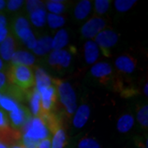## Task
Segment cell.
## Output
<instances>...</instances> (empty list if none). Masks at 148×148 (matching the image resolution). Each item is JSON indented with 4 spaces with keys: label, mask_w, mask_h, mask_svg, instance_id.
Here are the masks:
<instances>
[{
    "label": "cell",
    "mask_w": 148,
    "mask_h": 148,
    "mask_svg": "<svg viewBox=\"0 0 148 148\" xmlns=\"http://www.w3.org/2000/svg\"><path fill=\"white\" fill-rule=\"evenodd\" d=\"M52 42L53 38L49 36L40 37L37 40L36 45L32 50L36 55L45 56L46 53H50L52 51Z\"/></svg>",
    "instance_id": "e0dca14e"
},
{
    "label": "cell",
    "mask_w": 148,
    "mask_h": 148,
    "mask_svg": "<svg viewBox=\"0 0 148 148\" xmlns=\"http://www.w3.org/2000/svg\"><path fill=\"white\" fill-rule=\"evenodd\" d=\"M106 21L100 16L90 18L81 28V35L85 39H94L99 33L105 30Z\"/></svg>",
    "instance_id": "ba28073f"
},
{
    "label": "cell",
    "mask_w": 148,
    "mask_h": 148,
    "mask_svg": "<svg viewBox=\"0 0 148 148\" xmlns=\"http://www.w3.org/2000/svg\"><path fill=\"white\" fill-rule=\"evenodd\" d=\"M16 41L15 36L10 31L9 35L0 44V58L4 63L9 64L12 54L16 52Z\"/></svg>",
    "instance_id": "8fae6325"
},
{
    "label": "cell",
    "mask_w": 148,
    "mask_h": 148,
    "mask_svg": "<svg viewBox=\"0 0 148 148\" xmlns=\"http://www.w3.org/2000/svg\"><path fill=\"white\" fill-rule=\"evenodd\" d=\"M0 148H10L8 146H7L6 144H4L3 143L0 142Z\"/></svg>",
    "instance_id": "ee69618b"
},
{
    "label": "cell",
    "mask_w": 148,
    "mask_h": 148,
    "mask_svg": "<svg viewBox=\"0 0 148 148\" xmlns=\"http://www.w3.org/2000/svg\"><path fill=\"white\" fill-rule=\"evenodd\" d=\"M143 93H144V95L147 97L148 96V83L147 82H146V84H145L144 87H143Z\"/></svg>",
    "instance_id": "b9f144b4"
},
{
    "label": "cell",
    "mask_w": 148,
    "mask_h": 148,
    "mask_svg": "<svg viewBox=\"0 0 148 148\" xmlns=\"http://www.w3.org/2000/svg\"><path fill=\"white\" fill-rule=\"evenodd\" d=\"M10 148H27L22 143H19V144H16V145H14L12 147H11Z\"/></svg>",
    "instance_id": "7bdbcfd3"
},
{
    "label": "cell",
    "mask_w": 148,
    "mask_h": 148,
    "mask_svg": "<svg viewBox=\"0 0 148 148\" xmlns=\"http://www.w3.org/2000/svg\"><path fill=\"white\" fill-rule=\"evenodd\" d=\"M47 12L45 8L38 9L30 13V20L36 27H43L46 23Z\"/></svg>",
    "instance_id": "cb8c5ba5"
},
{
    "label": "cell",
    "mask_w": 148,
    "mask_h": 148,
    "mask_svg": "<svg viewBox=\"0 0 148 148\" xmlns=\"http://www.w3.org/2000/svg\"><path fill=\"white\" fill-rule=\"evenodd\" d=\"M24 28H30V22H29V21L25 16H16V18L14 19L13 22H12V31L14 32V34H15L17 32H19L20 30L24 29Z\"/></svg>",
    "instance_id": "f1b7e54d"
},
{
    "label": "cell",
    "mask_w": 148,
    "mask_h": 148,
    "mask_svg": "<svg viewBox=\"0 0 148 148\" xmlns=\"http://www.w3.org/2000/svg\"><path fill=\"white\" fill-rule=\"evenodd\" d=\"M69 44V33L65 29L59 30L53 37L52 42V49L53 50H60L64 49Z\"/></svg>",
    "instance_id": "ffe728a7"
},
{
    "label": "cell",
    "mask_w": 148,
    "mask_h": 148,
    "mask_svg": "<svg viewBox=\"0 0 148 148\" xmlns=\"http://www.w3.org/2000/svg\"><path fill=\"white\" fill-rule=\"evenodd\" d=\"M51 148H64L67 144V134L64 125L59 127L52 134Z\"/></svg>",
    "instance_id": "44dd1931"
},
{
    "label": "cell",
    "mask_w": 148,
    "mask_h": 148,
    "mask_svg": "<svg viewBox=\"0 0 148 148\" xmlns=\"http://www.w3.org/2000/svg\"><path fill=\"white\" fill-rule=\"evenodd\" d=\"M110 0H95L94 2V11L95 15L99 16L106 14L110 9Z\"/></svg>",
    "instance_id": "83f0119b"
},
{
    "label": "cell",
    "mask_w": 148,
    "mask_h": 148,
    "mask_svg": "<svg viewBox=\"0 0 148 148\" xmlns=\"http://www.w3.org/2000/svg\"><path fill=\"white\" fill-rule=\"evenodd\" d=\"M6 69H7V68L5 66V63L2 60V58H0V72H3Z\"/></svg>",
    "instance_id": "60d3db41"
},
{
    "label": "cell",
    "mask_w": 148,
    "mask_h": 148,
    "mask_svg": "<svg viewBox=\"0 0 148 148\" xmlns=\"http://www.w3.org/2000/svg\"><path fill=\"white\" fill-rule=\"evenodd\" d=\"M6 3L7 1L5 0H0V13H2V12L5 9Z\"/></svg>",
    "instance_id": "ab89813d"
},
{
    "label": "cell",
    "mask_w": 148,
    "mask_h": 148,
    "mask_svg": "<svg viewBox=\"0 0 148 148\" xmlns=\"http://www.w3.org/2000/svg\"><path fill=\"white\" fill-rule=\"evenodd\" d=\"M100 49L94 40H89L84 44V58L87 64H95L99 58Z\"/></svg>",
    "instance_id": "2e32d148"
},
{
    "label": "cell",
    "mask_w": 148,
    "mask_h": 148,
    "mask_svg": "<svg viewBox=\"0 0 148 148\" xmlns=\"http://www.w3.org/2000/svg\"><path fill=\"white\" fill-rule=\"evenodd\" d=\"M137 119L143 129L147 130L148 127V106L147 104L143 105L137 110Z\"/></svg>",
    "instance_id": "484cf974"
},
{
    "label": "cell",
    "mask_w": 148,
    "mask_h": 148,
    "mask_svg": "<svg viewBox=\"0 0 148 148\" xmlns=\"http://www.w3.org/2000/svg\"><path fill=\"white\" fill-rule=\"evenodd\" d=\"M8 83L23 90L36 86L35 74L32 68L23 65H9L7 69Z\"/></svg>",
    "instance_id": "7a4b0ae2"
},
{
    "label": "cell",
    "mask_w": 148,
    "mask_h": 148,
    "mask_svg": "<svg viewBox=\"0 0 148 148\" xmlns=\"http://www.w3.org/2000/svg\"><path fill=\"white\" fill-rule=\"evenodd\" d=\"M38 91L40 95L41 114L55 112L58 106V94L55 86L52 85L46 88H42Z\"/></svg>",
    "instance_id": "8992f818"
},
{
    "label": "cell",
    "mask_w": 148,
    "mask_h": 148,
    "mask_svg": "<svg viewBox=\"0 0 148 148\" xmlns=\"http://www.w3.org/2000/svg\"><path fill=\"white\" fill-rule=\"evenodd\" d=\"M118 40L119 36L112 30H103L94 38V42L107 58L110 57V49L116 45Z\"/></svg>",
    "instance_id": "5b68a950"
},
{
    "label": "cell",
    "mask_w": 148,
    "mask_h": 148,
    "mask_svg": "<svg viewBox=\"0 0 148 148\" xmlns=\"http://www.w3.org/2000/svg\"><path fill=\"white\" fill-rule=\"evenodd\" d=\"M9 33H10V29L8 27H4V28L0 29V44L4 41V40L9 35Z\"/></svg>",
    "instance_id": "8d00e7d4"
},
{
    "label": "cell",
    "mask_w": 148,
    "mask_h": 148,
    "mask_svg": "<svg viewBox=\"0 0 148 148\" xmlns=\"http://www.w3.org/2000/svg\"><path fill=\"white\" fill-rule=\"evenodd\" d=\"M1 95H2V94H1V93H0V97H1Z\"/></svg>",
    "instance_id": "f6af8a7d"
},
{
    "label": "cell",
    "mask_w": 148,
    "mask_h": 148,
    "mask_svg": "<svg viewBox=\"0 0 148 148\" xmlns=\"http://www.w3.org/2000/svg\"><path fill=\"white\" fill-rule=\"evenodd\" d=\"M36 148H51V138L49 137L40 141Z\"/></svg>",
    "instance_id": "d590c367"
},
{
    "label": "cell",
    "mask_w": 148,
    "mask_h": 148,
    "mask_svg": "<svg viewBox=\"0 0 148 148\" xmlns=\"http://www.w3.org/2000/svg\"><path fill=\"white\" fill-rule=\"evenodd\" d=\"M71 63L72 53L66 49L52 50L48 57V64L53 70L58 73H62L69 69Z\"/></svg>",
    "instance_id": "277c9868"
},
{
    "label": "cell",
    "mask_w": 148,
    "mask_h": 148,
    "mask_svg": "<svg viewBox=\"0 0 148 148\" xmlns=\"http://www.w3.org/2000/svg\"><path fill=\"white\" fill-rule=\"evenodd\" d=\"M90 115V108L87 104H82L77 108L73 118V125L75 128L80 129L84 127Z\"/></svg>",
    "instance_id": "4fadbf2b"
},
{
    "label": "cell",
    "mask_w": 148,
    "mask_h": 148,
    "mask_svg": "<svg viewBox=\"0 0 148 148\" xmlns=\"http://www.w3.org/2000/svg\"><path fill=\"white\" fill-rule=\"evenodd\" d=\"M15 35L29 49L33 50L35 49L36 45L37 40L34 33L31 30V28L21 29L19 32L15 33Z\"/></svg>",
    "instance_id": "d6986e66"
},
{
    "label": "cell",
    "mask_w": 148,
    "mask_h": 148,
    "mask_svg": "<svg viewBox=\"0 0 148 148\" xmlns=\"http://www.w3.org/2000/svg\"><path fill=\"white\" fill-rule=\"evenodd\" d=\"M77 148H101V147L95 138L83 137L79 140Z\"/></svg>",
    "instance_id": "4dcf8cb0"
},
{
    "label": "cell",
    "mask_w": 148,
    "mask_h": 148,
    "mask_svg": "<svg viewBox=\"0 0 148 148\" xmlns=\"http://www.w3.org/2000/svg\"><path fill=\"white\" fill-rule=\"evenodd\" d=\"M10 122L5 111L0 109V132L10 128Z\"/></svg>",
    "instance_id": "836d02e7"
},
{
    "label": "cell",
    "mask_w": 148,
    "mask_h": 148,
    "mask_svg": "<svg viewBox=\"0 0 148 148\" xmlns=\"http://www.w3.org/2000/svg\"><path fill=\"white\" fill-rule=\"evenodd\" d=\"M46 21L49 27L51 29H58L59 27H63L66 22L64 16L53 13H47Z\"/></svg>",
    "instance_id": "4316f807"
},
{
    "label": "cell",
    "mask_w": 148,
    "mask_h": 148,
    "mask_svg": "<svg viewBox=\"0 0 148 148\" xmlns=\"http://www.w3.org/2000/svg\"><path fill=\"white\" fill-rule=\"evenodd\" d=\"M136 3V0H116L114 1V7L119 12H125L130 10Z\"/></svg>",
    "instance_id": "f546056e"
},
{
    "label": "cell",
    "mask_w": 148,
    "mask_h": 148,
    "mask_svg": "<svg viewBox=\"0 0 148 148\" xmlns=\"http://www.w3.org/2000/svg\"><path fill=\"white\" fill-rule=\"evenodd\" d=\"M134 125V118L130 114H123L117 121V130L121 133L129 132Z\"/></svg>",
    "instance_id": "7402d4cb"
},
{
    "label": "cell",
    "mask_w": 148,
    "mask_h": 148,
    "mask_svg": "<svg viewBox=\"0 0 148 148\" xmlns=\"http://www.w3.org/2000/svg\"><path fill=\"white\" fill-rule=\"evenodd\" d=\"M8 116L10 122L11 127L21 131L25 124L32 118V115L27 107L21 104L15 110L9 112Z\"/></svg>",
    "instance_id": "9c48e42d"
},
{
    "label": "cell",
    "mask_w": 148,
    "mask_h": 148,
    "mask_svg": "<svg viewBox=\"0 0 148 148\" xmlns=\"http://www.w3.org/2000/svg\"><path fill=\"white\" fill-rule=\"evenodd\" d=\"M26 1L23 0H8L6 3V9L9 12H15L19 9H21V7L25 4Z\"/></svg>",
    "instance_id": "1f68e13d"
},
{
    "label": "cell",
    "mask_w": 148,
    "mask_h": 148,
    "mask_svg": "<svg viewBox=\"0 0 148 148\" xmlns=\"http://www.w3.org/2000/svg\"><path fill=\"white\" fill-rule=\"evenodd\" d=\"M135 146L136 148H147V146L145 145V143H143V138L140 137H137L135 138Z\"/></svg>",
    "instance_id": "74e56055"
},
{
    "label": "cell",
    "mask_w": 148,
    "mask_h": 148,
    "mask_svg": "<svg viewBox=\"0 0 148 148\" xmlns=\"http://www.w3.org/2000/svg\"><path fill=\"white\" fill-rule=\"evenodd\" d=\"M114 65L119 75H129L134 73L138 66V60L133 56L124 53L115 59Z\"/></svg>",
    "instance_id": "30bf717a"
},
{
    "label": "cell",
    "mask_w": 148,
    "mask_h": 148,
    "mask_svg": "<svg viewBox=\"0 0 148 148\" xmlns=\"http://www.w3.org/2000/svg\"><path fill=\"white\" fill-rule=\"evenodd\" d=\"M21 104H19L18 102L14 101L13 99H12L11 97L8 96V95L2 94L1 97H0V107L1 110L7 112H12V111L15 110L17 109Z\"/></svg>",
    "instance_id": "d4e9b609"
},
{
    "label": "cell",
    "mask_w": 148,
    "mask_h": 148,
    "mask_svg": "<svg viewBox=\"0 0 148 148\" xmlns=\"http://www.w3.org/2000/svg\"><path fill=\"white\" fill-rule=\"evenodd\" d=\"M21 132L22 136L37 142L50 137L48 127L40 117L32 116L23 127Z\"/></svg>",
    "instance_id": "3957f363"
},
{
    "label": "cell",
    "mask_w": 148,
    "mask_h": 148,
    "mask_svg": "<svg viewBox=\"0 0 148 148\" xmlns=\"http://www.w3.org/2000/svg\"><path fill=\"white\" fill-rule=\"evenodd\" d=\"M34 74H35V79H36V88L38 90L42 88L49 87L53 85L52 77L42 68L35 67Z\"/></svg>",
    "instance_id": "9a60e30c"
},
{
    "label": "cell",
    "mask_w": 148,
    "mask_h": 148,
    "mask_svg": "<svg viewBox=\"0 0 148 148\" xmlns=\"http://www.w3.org/2000/svg\"><path fill=\"white\" fill-rule=\"evenodd\" d=\"M8 81L7 77V69L0 72V93L3 94L7 89V87L8 86Z\"/></svg>",
    "instance_id": "e575fe53"
},
{
    "label": "cell",
    "mask_w": 148,
    "mask_h": 148,
    "mask_svg": "<svg viewBox=\"0 0 148 148\" xmlns=\"http://www.w3.org/2000/svg\"><path fill=\"white\" fill-rule=\"evenodd\" d=\"M8 27V20L4 14L0 13V29Z\"/></svg>",
    "instance_id": "f35d334b"
},
{
    "label": "cell",
    "mask_w": 148,
    "mask_h": 148,
    "mask_svg": "<svg viewBox=\"0 0 148 148\" xmlns=\"http://www.w3.org/2000/svg\"><path fill=\"white\" fill-rule=\"evenodd\" d=\"M90 75L101 84L108 85L113 79V68L106 62H100L93 64L90 70Z\"/></svg>",
    "instance_id": "52a82bcc"
},
{
    "label": "cell",
    "mask_w": 148,
    "mask_h": 148,
    "mask_svg": "<svg viewBox=\"0 0 148 148\" xmlns=\"http://www.w3.org/2000/svg\"><path fill=\"white\" fill-rule=\"evenodd\" d=\"M36 62V58L32 53L24 50H16L12 54L10 61V65H23L33 68Z\"/></svg>",
    "instance_id": "5bb4252c"
},
{
    "label": "cell",
    "mask_w": 148,
    "mask_h": 148,
    "mask_svg": "<svg viewBox=\"0 0 148 148\" xmlns=\"http://www.w3.org/2000/svg\"><path fill=\"white\" fill-rule=\"evenodd\" d=\"M27 101L29 104L30 112L33 117H40L41 114L40 95L36 86L27 90Z\"/></svg>",
    "instance_id": "7c38bea8"
},
{
    "label": "cell",
    "mask_w": 148,
    "mask_h": 148,
    "mask_svg": "<svg viewBox=\"0 0 148 148\" xmlns=\"http://www.w3.org/2000/svg\"><path fill=\"white\" fill-rule=\"evenodd\" d=\"M52 82L56 88L58 101L60 104L58 114L63 118L71 119L77 108V95L73 87L69 82L59 78H52Z\"/></svg>",
    "instance_id": "6da1fadb"
},
{
    "label": "cell",
    "mask_w": 148,
    "mask_h": 148,
    "mask_svg": "<svg viewBox=\"0 0 148 148\" xmlns=\"http://www.w3.org/2000/svg\"><path fill=\"white\" fill-rule=\"evenodd\" d=\"M92 9V2L89 0H82L77 3L73 11L74 17L77 21H82L90 14Z\"/></svg>",
    "instance_id": "ac0fdd59"
},
{
    "label": "cell",
    "mask_w": 148,
    "mask_h": 148,
    "mask_svg": "<svg viewBox=\"0 0 148 148\" xmlns=\"http://www.w3.org/2000/svg\"><path fill=\"white\" fill-rule=\"evenodd\" d=\"M25 3H26V6H27V10L29 12V14L32 13L34 11L45 8V5L44 3L45 2L40 1V0H27Z\"/></svg>",
    "instance_id": "d6a6232c"
},
{
    "label": "cell",
    "mask_w": 148,
    "mask_h": 148,
    "mask_svg": "<svg viewBox=\"0 0 148 148\" xmlns=\"http://www.w3.org/2000/svg\"><path fill=\"white\" fill-rule=\"evenodd\" d=\"M45 8L49 12V13H53L56 15H60L67 10V2L61 0H51L45 2Z\"/></svg>",
    "instance_id": "603a6c76"
}]
</instances>
